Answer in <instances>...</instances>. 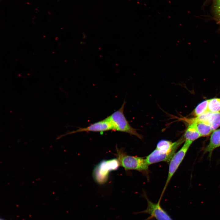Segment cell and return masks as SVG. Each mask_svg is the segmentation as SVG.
I'll return each mask as SVG.
<instances>
[{"label":"cell","mask_w":220,"mask_h":220,"mask_svg":"<svg viewBox=\"0 0 220 220\" xmlns=\"http://www.w3.org/2000/svg\"><path fill=\"white\" fill-rule=\"evenodd\" d=\"M185 141L183 136L174 142L165 139L160 141L155 149L146 157L148 164L149 165L160 162H169L177 149Z\"/></svg>","instance_id":"1"},{"label":"cell","mask_w":220,"mask_h":220,"mask_svg":"<svg viewBox=\"0 0 220 220\" xmlns=\"http://www.w3.org/2000/svg\"><path fill=\"white\" fill-rule=\"evenodd\" d=\"M125 104V102L124 101L119 110L107 117L113 127V130L127 133L135 136L141 139L143 138L142 136L138 132L136 129L130 126L124 115L123 111Z\"/></svg>","instance_id":"2"},{"label":"cell","mask_w":220,"mask_h":220,"mask_svg":"<svg viewBox=\"0 0 220 220\" xmlns=\"http://www.w3.org/2000/svg\"><path fill=\"white\" fill-rule=\"evenodd\" d=\"M116 156L120 165L125 170H135L141 172H146L148 165L145 159L142 157L128 155L122 149L116 147Z\"/></svg>","instance_id":"3"},{"label":"cell","mask_w":220,"mask_h":220,"mask_svg":"<svg viewBox=\"0 0 220 220\" xmlns=\"http://www.w3.org/2000/svg\"><path fill=\"white\" fill-rule=\"evenodd\" d=\"M120 166L117 158L102 160L94 168L93 173L94 178L98 183L104 184L107 181L109 172L117 170Z\"/></svg>","instance_id":"4"},{"label":"cell","mask_w":220,"mask_h":220,"mask_svg":"<svg viewBox=\"0 0 220 220\" xmlns=\"http://www.w3.org/2000/svg\"><path fill=\"white\" fill-rule=\"evenodd\" d=\"M192 143V142H191L185 141L181 148L174 154L169 162L167 177L160 197V199H161V198H162L171 179L183 160Z\"/></svg>","instance_id":"5"},{"label":"cell","mask_w":220,"mask_h":220,"mask_svg":"<svg viewBox=\"0 0 220 220\" xmlns=\"http://www.w3.org/2000/svg\"><path fill=\"white\" fill-rule=\"evenodd\" d=\"M147 206L146 209L140 213H146L150 215L151 217L155 218L156 220H173L160 205V200L157 203H154L151 201L146 196Z\"/></svg>","instance_id":"6"},{"label":"cell","mask_w":220,"mask_h":220,"mask_svg":"<svg viewBox=\"0 0 220 220\" xmlns=\"http://www.w3.org/2000/svg\"><path fill=\"white\" fill-rule=\"evenodd\" d=\"M110 130H113V128L111 122L107 117L86 127L79 128L76 130L68 133L67 134L85 131L103 132Z\"/></svg>","instance_id":"7"},{"label":"cell","mask_w":220,"mask_h":220,"mask_svg":"<svg viewBox=\"0 0 220 220\" xmlns=\"http://www.w3.org/2000/svg\"><path fill=\"white\" fill-rule=\"evenodd\" d=\"M219 147H220V129L213 132L209 143L204 148V152H208L209 157H211L213 151Z\"/></svg>","instance_id":"8"},{"label":"cell","mask_w":220,"mask_h":220,"mask_svg":"<svg viewBox=\"0 0 220 220\" xmlns=\"http://www.w3.org/2000/svg\"><path fill=\"white\" fill-rule=\"evenodd\" d=\"M183 137L185 141L192 143L196 140L201 137L194 123L189 124Z\"/></svg>","instance_id":"9"},{"label":"cell","mask_w":220,"mask_h":220,"mask_svg":"<svg viewBox=\"0 0 220 220\" xmlns=\"http://www.w3.org/2000/svg\"><path fill=\"white\" fill-rule=\"evenodd\" d=\"M194 123H195L197 130L201 137L207 136L213 132L211 127L209 123L200 121Z\"/></svg>","instance_id":"10"},{"label":"cell","mask_w":220,"mask_h":220,"mask_svg":"<svg viewBox=\"0 0 220 220\" xmlns=\"http://www.w3.org/2000/svg\"><path fill=\"white\" fill-rule=\"evenodd\" d=\"M209 123L213 131L216 130L220 126V112L211 113Z\"/></svg>","instance_id":"11"},{"label":"cell","mask_w":220,"mask_h":220,"mask_svg":"<svg viewBox=\"0 0 220 220\" xmlns=\"http://www.w3.org/2000/svg\"><path fill=\"white\" fill-rule=\"evenodd\" d=\"M208 111L215 113L220 112V98H213L209 99Z\"/></svg>","instance_id":"12"},{"label":"cell","mask_w":220,"mask_h":220,"mask_svg":"<svg viewBox=\"0 0 220 220\" xmlns=\"http://www.w3.org/2000/svg\"><path fill=\"white\" fill-rule=\"evenodd\" d=\"M209 100H204L199 104L193 112V115L198 116L208 111V104Z\"/></svg>","instance_id":"13"},{"label":"cell","mask_w":220,"mask_h":220,"mask_svg":"<svg viewBox=\"0 0 220 220\" xmlns=\"http://www.w3.org/2000/svg\"><path fill=\"white\" fill-rule=\"evenodd\" d=\"M213 15L218 24H220V0H214L212 7Z\"/></svg>","instance_id":"14"},{"label":"cell","mask_w":220,"mask_h":220,"mask_svg":"<svg viewBox=\"0 0 220 220\" xmlns=\"http://www.w3.org/2000/svg\"><path fill=\"white\" fill-rule=\"evenodd\" d=\"M0 220H5L1 218Z\"/></svg>","instance_id":"15"}]
</instances>
